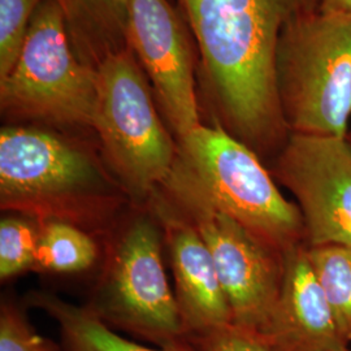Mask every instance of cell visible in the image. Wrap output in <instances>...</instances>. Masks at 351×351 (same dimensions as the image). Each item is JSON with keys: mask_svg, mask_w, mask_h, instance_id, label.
Segmentation results:
<instances>
[{"mask_svg": "<svg viewBox=\"0 0 351 351\" xmlns=\"http://www.w3.org/2000/svg\"><path fill=\"white\" fill-rule=\"evenodd\" d=\"M186 339L195 351H268L256 336L233 324L191 335Z\"/></svg>", "mask_w": 351, "mask_h": 351, "instance_id": "20", "label": "cell"}, {"mask_svg": "<svg viewBox=\"0 0 351 351\" xmlns=\"http://www.w3.org/2000/svg\"><path fill=\"white\" fill-rule=\"evenodd\" d=\"M348 137L351 139V129L349 130V136H348Z\"/></svg>", "mask_w": 351, "mask_h": 351, "instance_id": "23", "label": "cell"}, {"mask_svg": "<svg viewBox=\"0 0 351 351\" xmlns=\"http://www.w3.org/2000/svg\"><path fill=\"white\" fill-rule=\"evenodd\" d=\"M164 250L156 215L149 204H133L103 239L101 274L85 304L113 330L158 348L186 339Z\"/></svg>", "mask_w": 351, "mask_h": 351, "instance_id": "3", "label": "cell"}, {"mask_svg": "<svg viewBox=\"0 0 351 351\" xmlns=\"http://www.w3.org/2000/svg\"><path fill=\"white\" fill-rule=\"evenodd\" d=\"M276 80L290 133L348 137L351 14L317 10L290 20L278 38Z\"/></svg>", "mask_w": 351, "mask_h": 351, "instance_id": "6", "label": "cell"}, {"mask_svg": "<svg viewBox=\"0 0 351 351\" xmlns=\"http://www.w3.org/2000/svg\"><path fill=\"white\" fill-rule=\"evenodd\" d=\"M0 351H66L40 336L29 322L24 308L5 298L0 304Z\"/></svg>", "mask_w": 351, "mask_h": 351, "instance_id": "19", "label": "cell"}, {"mask_svg": "<svg viewBox=\"0 0 351 351\" xmlns=\"http://www.w3.org/2000/svg\"><path fill=\"white\" fill-rule=\"evenodd\" d=\"M256 337L268 351H339L348 348L310 263L306 245L287 254L280 298Z\"/></svg>", "mask_w": 351, "mask_h": 351, "instance_id": "12", "label": "cell"}, {"mask_svg": "<svg viewBox=\"0 0 351 351\" xmlns=\"http://www.w3.org/2000/svg\"><path fill=\"white\" fill-rule=\"evenodd\" d=\"M323 0H178L201 62L199 85L211 124L267 167L290 137L278 97V38L290 20Z\"/></svg>", "mask_w": 351, "mask_h": 351, "instance_id": "1", "label": "cell"}, {"mask_svg": "<svg viewBox=\"0 0 351 351\" xmlns=\"http://www.w3.org/2000/svg\"><path fill=\"white\" fill-rule=\"evenodd\" d=\"M25 301L56 322L66 351H195L188 339L156 349L143 346L120 336L86 306H75L50 293L36 291Z\"/></svg>", "mask_w": 351, "mask_h": 351, "instance_id": "14", "label": "cell"}, {"mask_svg": "<svg viewBox=\"0 0 351 351\" xmlns=\"http://www.w3.org/2000/svg\"><path fill=\"white\" fill-rule=\"evenodd\" d=\"M78 59L97 69L126 46L129 0H56Z\"/></svg>", "mask_w": 351, "mask_h": 351, "instance_id": "13", "label": "cell"}, {"mask_svg": "<svg viewBox=\"0 0 351 351\" xmlns=\"http://www.w3.org/2000/svg\"><path fill=\"white\" fill-rule=\"evenodd\" d=\"M177 142L173 165L219 211L285 254L306 245L298 204L282 195L267 164L246 145L217 124H202Z\"/></svg>", "mask_w": 351, "mask_h": 351, "instance_id": "7", "label": "cell"}, {"mask_svg": "<svg viewBox=\"0 0 351 351\" xmlns=\"http://www.w3.org/2000/svg\"><path fill=\"white\" fill-rule=\"evenodd\" d=\"M34 125L0 130V208L106 239L133 206L97 139Z\"/></svg>", "mask_w": 351, "mask_h": 351, "instance_id": "2", "label": "cell"}, {"mask_svg": "<svg viewBox=\"0 0 351 351\" xmlns=\"http://www.w3.org/2000/svg\"><path fill=\"white\" fill-rule=\"evenodd\" d=\"M39 224L34 272L81 274L101 263L103 242L78 226L63 221Z\"/></svg>", "mask_w": 351, "mask_h": 351, "instance_id": "15", "label": "cell"}, {"mask_svg": "<svg viewBox=\"0 0 351 351\" xmlns=\"http://www.w3.org/2000/svg\"><path fill=\"white\" fill-rule=\"evenodd\" d=\"M159 190L185 213L211 252L232 324L258 336L280 298L287 254L219 211L175 165Z\"/></svg>", "mask_w": 351, "mask_h": 351, "instance_id": "8", "label": "cell"}, {"mask_svg": "<svg viewBox=\"0 0 351 351\" xmlns=\"http://www.w3.org/2000/svg\"><path fill=\"white\" fill-rule=\"evenodd\" d=\"M43 0H0V78L17 62L34 13Z\"/></svg>", "mask_w": 351, "mask_h": 351, "instance_id": "18", "label": "cell"}, {"mask_svg": "<svg viewBox=\"0 0 351 351\" xmlns=\"http://www.w3.org/2000/svg\"><path fill=\"white\" fill-rule=\"evenodd\" d=\"M147 204L163 230L186 337L232 324V311L213 255L197 228L159 189Z\"/></svg>", "mask_w": 351, "mask_h": 351, "instance_id": "11", "label": "cell"}, {"mask_svg": "<svg viewBox=\"0 0 351 351\" xmlns=\"http://www.w3.org/2000/svg\"><path fill=\"white\" fill-rule=\"evenodd\" d=\"M320 11L351 14V0H323Z\"/></svg>", "mask_w": 351, "mask_h": 351, "instance_id": "21", "label": "cell"}, {"mask_svg": "<svg viewBox=\"0 0 351 351\" xmlns=\"http://www.w3.org/2000/svg\"><path fill=\"white\" fill-rule=\"evenodd\" d=\"M125 38L171 132L185 138L203 123L194 53L180 14L168 0H129Z\"/></svg>", "mask_w": 351, "mask_h": 351, "instance_id": "10", "label": "cell"}, {"mask_svg": "<svg viewBox=\"0 0 351 351\" xmlns=\"http://www.w3.org/2000/svg\"><path fill=\"white\" fill-rule=\"evenodd\" d=\"M97 69L75 55L63 11L43 0L11 72L0 78V112L8 125L93 133Z\"/></svg>", "mask_w": 351, "mask_h": 351, "instance_id": "5", "label": "cell"}, {"mask_svg": "<svg viewBox=\"0 0 351 351\" xmlns=\"http://www.w3.org/2000/svg\"><path fill=\"white\" fill-rule=\"evenodd\" d=\"M39 224L21 215L5 216L0 221V278L3 281L34 271Z\"/></svg>", "mask_w": 351, "mask_h": 351, "instance_id": "17", "label": "cell"}, {"mask_svg": "<svg viewBox=\"0 0 351 351\" xmlns=\"http://www.w3.org/2000/svg\"><path fill=\"white\" fill-rule=\"evenodd\" d=\"M307 255L332 310L339 335L349 345L351 342V246L339 243L307 246Z\"/></svg>", "mask_w": 351, "mask_h": 351, "instance_id": "16", "label": "cell"}, {"mask_svg": "<svg viewBox=\"0 0 351 351\" xmlns=\"http://www.w3.org/2000/svg\"><path fill=\"white\" fill-rule=\"evenodd\" d=\"M339 351H351L350 349H349V346L348 348H343V349H341V350Z\"/></svg>", "mask_w": 351, "mask_h": 351, "instance_id": "22", "label": "cell"}, {"mask_svg": "<svg viewBox=\"0 0 351 351\" xmlns=\"http://www.w3.org/2000/svg\"><path fill=\"white\" fill-rule=\"evenodd\" d=\"M295 198L306 245L351 246V139L291 133L268 167Z\"/></svg>", "mask_w": 351, "mask_h": 351, "instance_id": "9", "label": "cell"}, {"mask_svg": "<svg viewBox=\"0 0 351 351\" xmlns=\"http://www.w3.org/2000/svg\"><path fill=\"white\" fill-rule=\"evenodd\" d=\"M150 81L129 47L97 68L93 133L134 206H145L171 173L178 142L159 113Z\"/></svg>", "mask_w": 351, "mask_h": 351, "instance_id": "4", "label": "cell"}]
</instances>
